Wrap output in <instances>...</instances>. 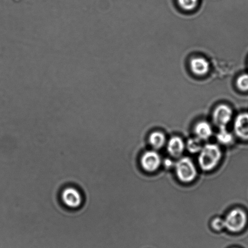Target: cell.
Returning a JSON list of instances; mask_svg holds the SVG:
<instances>
[{"label":"cell","mask_w":248,"mask_h":248,"mask_svg":"<svg viewBox=\"0 0 248 248\" xmlns=\"http://www.w3.org/2000/svg\"><path fill=\"white\" fill-rule=\"evenodd\" d=\"M221 157L220 148L216 144H207L200 151L199 163L203 170L209 171L218 165Z\"/></svg>","instance_id":"1"},{"label":"cell","mask_w":248,"mask_h":248,"mask_svg":"<svg viewBox=\"0 0 248 248\" xmlns=\"http://www.w3.org/2000/svg\"><path fill=\"white\" fill-rule=\"evenodd\" d=\"M247 220V214L242 209H233L224 220L225 228L231 232H239L245 227Z\"/></svg>","instance_id":"2"},{"label":"cell","mask_w":248,"mask_h":248,"mask_svg":"<svg viewBox=\"0 0 248 248\" xmlns=\"http://www.w3.org/2000/svg\"><path fill=\"white\" fill-rule=\"evenodd\" d=\"M175 170L180 181L189 183L196 179L197 170L191 159L184 157L175 164Z\"/></svg>","instance_id":"3"},{"label":"cell","mask_w":248,"mask_h":248,"mask_svg":"<svg viewBox=\"0 0 248 248\" xmlns=\"http://www.w3.org/2000/svg\"><path fill=\"white\" fill-rule=\"evenodd\" d=\"M62 199L65 205L74 209L80 206L83 202L80 192L72 187H66L62 191Z\"/></svg>","instance_id":"4"},{"label":"cell","mask_w":248,"mask_h":248,"mask_svg":"<svg viewBox=\"0 0 248 248\" xmlns=\"http://www.w3.org/2000/svg\"><path fill=\"white\" fill-rule=\"evenodd\" d=\"M232 117V110L226 105H220L216 108L213 114V120L219 128L226 127Z\"/></svg>","instance_id":"5"},{"label":"cell","mask_w":248,"mask_h":248,"mask_svg":"<svg viewBox=\"0 0 248 248\" xmlns=\"http://www.w3.org/2000/svg\"><path fill=\"white\" fill-rule=\"evenodd\" d=\"M141 164L142 167L146 171H155L161 165L160 156L155 151L146 152L142 156Z\"/></svg>","instance_id":"6"},{"label":"cell","mask_w":248,"mask_h":248,"mask_svg":"<svg viewBox=\"0 0 248 248\" xmlns=\"http://www.w3.org/2000/svg\"><path fill=\"white\" fill-rule=\"evenodd\" d=\"M234 130L239 138L245 140H248V114H241L235 120Z\"/></svg>","instance_id":"7"},{"label":"cell","mask_w":248,"mask_h":248,"mask_svg":"<svg viewBox=\"0 0 248 248\" xmlns=\"http://www.w3.org/2000/svg\"><path fill=\"white\" fill-rule=\"evenodd\" d=\"M184 141L179 137H172L168 143V153L174 157H178L182 155L185 150Z\"/></svg>","instance_id":"8"},{"label":"cell","mask_w":248,"mask_h":248,"mask_svg":"<svg viewBox=\"0 0 248 248\" xmlns=\"http://www.w3.org/2000/svg\"><path fill=\"white\" fill-rule=\"evenodd\" d=\"M190 64L192 72L198 76H204L209 70V62L203 58H195L191 60Z\"/></svg>","instance_id":"9"},{"label":"cell","mask_w":248,"mask_h":248,"mask_svg":"<svg viewBox=\"0 0 248 248\" xmlns=\"http://www.w3.org/2000/svg\"><path fill=\"white\" fill-rule=\"evenodd\" d=\"M195 134L201 140H206L213 134V129L208 122L202 121L198 123L195 127Z\"/></svg>","instance_id":"10"},{"label":"cell","mask_w":248,"mask_h":248,"mask_svg":"<svg viewBox=\"0 0 248 248\" xmlns=\"http://www.w3.org/2000/svg\"><path fill=\"white\" fill-rule=\"evenodd\" d=\"M149 143L156 149L162 148L166 143L165 135L160 132H153L149 137Z\"/></svg>","instance_id":"11"},{"label":"cell","mask_w":248,"mask_h":248,"mask_svg":"<svg viewBox=\"0 0 248 248\" xmlns=\"http://www.w3.org/2000/svg\"><path fill=\"white\" fill-rule=\"evenodd\" d=\"M217 139L220 143L225 144V145L232 143L233 141L232 134L228 131L226 127L220 128V131L217 134Z\"/></svg>","instance_id":"12"},{"label":"cell","mask_w":248,"mask_h":248,"mask_svg":"<svg viewBox=\"0 0 248 248\" xmlns=\"http://www.w3.org/2000/svg\"><path fill=\"white\" fill-rule=\"evenodd\" d=\"M201 141V140L197 138H197L189 139L187 141L186 147L190 153H197L201 151V149L203 148Z\"/></svg>","instance_id":"13"},{"label":"cell","mask_w":248,"mask_h":248,"mask_svg":"<svg viewBox=\"0 0 248 248\" xmlns=\"http://www.w3.org/2000/svg\"><path fill=\"white\" fill-rule=\"evenodd\" d=\"M179 5L185 10L191 11L194 9L198 3V0H178Z\"/></svg>","instance_id":"14"},{"label":"cell","mask_w":248,"mask_h":248,"mask_svg":"<svg viewBox=\"0 0 248 248\" xmlns=\"http://www.w3.org/2000/svg\"><path fill=\"white\" fill-rule=\"evenodd\" d=\"M238 89L242 91H248V74H243L238 77L237 81Z\"/></svg>","instance_id":"15"},{"label":"cell","mask_w":248,"mask_h":248,"mask_svg":"<svg viewBox=\"0 0 248 248\" xmlns=\"http://www.w3.org/2000/svg\"><path fill=\"white\" fill-rule=\"evenodd\" d=\"M212 226L216 231H221L225 228V221H224V219L221 218H216L212 222Z\"/></svg>","instance_id":"16"},{"label":"cell","mask_w":248,"mask_h":248,"mask_svg":"<svg viewBox=\"0 0 248 248\" xmlns=\"http://www.w3.org/2000/svg\"><path fill=\"white\" fill-rule=\"evenodd\" d=\"M165 165L167 166V167H172V163L171 160H168L167 161H165Z\"/></svg>","instance_id":"17"},{"label":"cell","mask_w":248,"mask_h":248,"mask_svg":"<svg viewBox=\"0 0 248 248\" xmlns=\"http://www.w3.org/2000/svg\"></svg>","instance_id":"18"}]
</instances>
